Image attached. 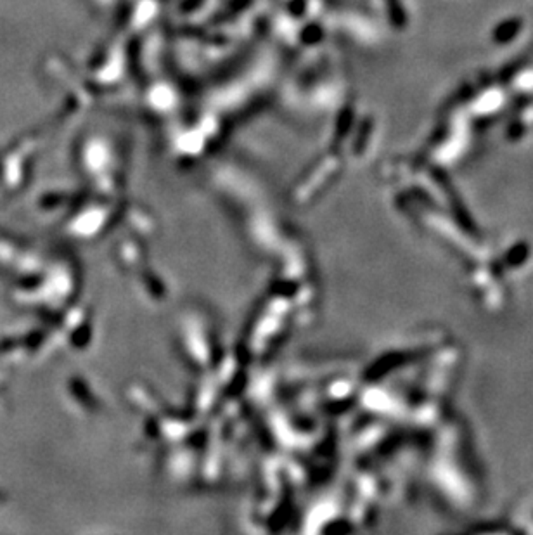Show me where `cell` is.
I'll return each mask as SVG.
<instances>
[{
	"instance_id": "1",
	"label": "cell",
	"mask_w": 533,
	"mask_h": 535,
	"mask_svg": "<svg viewBox=\"0 0 533 535\" xmlns=\"http://www.w3.org/2000/svg\"><path fill=\"white\" fill-rule=\"evenodd\" d=\"M528 258H530V246L527 243H518L516 246L507 251L506 257H504V264L511 269H516L521 267Z\"/></svg>"
}]
</instances>
